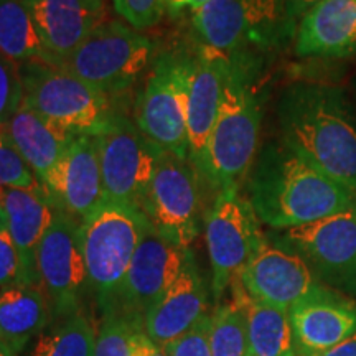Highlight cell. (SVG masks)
<instances>
[{
	"label": "cell",
	"mask_w": 356,
	"mask_h": 356,
	"mask_svg": "<svg viewBox=\"0 0 356 356\" xmlns=\"http://www.w3.org/2000/svg\"><path fill=\"white\" fill-rule=\"evenodd\" d=\"M207 289L195 257L175 282L145 312L144 330L154 343L165 348L207 317Z\"/></svg>",
	"instance_id": "cell-20"
},
{
	"label": "cell",
	"mask_w": 356,
	"mask_h": 356,
	"mask_svg": "<svg viewBox=\"0 0 356 356\" xmlns=\"http://www.w3.org/2000/svg\"><path fill=\"white\" fill-rule=\"evenodd\" d=\"M0 207L7 216L20 261L22 286L42 287L38 275V246L55 215V203L42 185L33 188L0 190Z\"/></svg>",
	"instance_id": "cell-19"
},
{
	"label": "cell",
	"mask_w": 356,
	"mask_h": 356,
	"mask_svg": "<svg viewBox=\"0 0 356 356\" xmlns=\"http://www.w3.org/2000/svg\"><path fill=\"white\" fill-rule=\"evenodd\" d=\"M154 44L122 22H106L65 60L51 63L70 71L108 97L126 92L149 68Z\"/></svg>",
	"instance_id": "cell-6"
},
{
	"label": "cell",
	"mask_w": 356,
	"mask_h": 356,
	"mask_svg": "<svg viewBox=\"0 0 356 356\" xmlns=\"http://www.w3.org/2000/svg\"><path fill=\"white\" fill-rule=\"evenodd\" d=\"M96 338L91 320L76 312L40 333L30 356H95Z\"/></svg>",
	"instance_id": "cell-28"
},
{
	"label": "cell",
	"mask_w": 356,
	"mask_h": 356,
	"mask_svg": "<svg viewBox=\"0 0 356 356\" xmlns=\"http://www.w3.org/2000/svg\"><path fill=\"white\" fill-rule=\"evenodd\" d=\"M95 356H168L163 346L154 343L144 330V320L121 312L104 314L96 338Z\"/></svg>",
	"instance_id": "cell-27"
},
{
	"label": "cell",
	"mask_w": 356,
	"mask_h": 356,
	"mask_svg": "<svg viewBox=\"0 0 356 356\" xmlns=\"http://www.w3.org/2000/svg\"><path fill=\"white\" fill-rule=\"evenodd\" d=\"M0 53L19 65L43 58L42 40L26 0H0Z\"/></svg>",
	"instance_id": "cell-26"
},
{
	"label": "cell",
	"mask_w": 356,
	"mask_h": 356,
	"mask_svg": "<svg viewBox=\"0 0 356 356\" xmlns=\"http://www.w3.org/2000/svg\"><path fill=\"white\" fill-rule=\"evenodd\" d=\"M249 202L275 229L323 220L356 207V191L312 165L284 142H270L252 163Z\"/></svg>",
	"instance_id": "cell-1"
},
{
	"label": "cell",
	"mask_w": 356,
	"mask_h": 356,
	"mask_svg": "<svg viewBox=\"0 0 356 356\" xmlns=\"http://www.w3.org/2000/svg\"><path fill=\"white\" fill-rule=\"evenodd\" d=\"M257 63L251 53L229 56L225 92L207 152V184L216 191L239 188L252 167L261 131V99L252 79Z\"/></svg>",
	"instance_id": "cell-3"
},
{
	"label": "cell",
	"mask_w": 356,
	"mask_h": 356,
	"mask_svg": "<svg viewBox=\"0 0 356 356\" xmlns=\"http://www.w3.org/2000/svg\"><path fill=\"white\" fill-rule=\"evenodd\" d=\"M191 24L203 47L225 53L226 56L248 53L251 30L243 0H210L191 10Z\"/></svg>",
	"instance_id": "cell-24"
},
{
	"label": "cell",
	"mask_w": 356,
	"mask_h": 356,
	"mask_svg": "<svg viewBox=\"0 0 356 356\" xmlns=\"http://www.w3.org/2000/svg\"><path fill=\"white\" fill-rule=\"evenodd\" d=\"M299 356H317L356 333V307L327 289L289 310Z\"/></svg>",
	"instance_id": "cell-18"
},
{
	"label": "cell",
	"mask_w": 356,
	"mask_h": 356,
	"mask_svg": "<svg viewBox=\"0 0 356 356\" xmlns=\"http://www.w3.org/2000/svg\"><path fill=\"white\" fill-rule=\"evenodd\" d=\"M317 356H356V333Z\"/></svg>",
	"instance_id": "cell-36"
},
{
	"label": "cell",
	"mask_w": 356,
	"mask_h": 356,
	"mask_svg": "<svg viewBox=\"0 0 356 356\" xmlns=\"http://www.w3.org/2000/svg\"><path fill=\"white\" fill-rule=\"evenodd\" d=\"M191 61L175 53L155 58L134 113V122L162 150L188 159L186 104Z\"/></svg>",
	"instance_id": "cell-7"
},
{
	"label": "cell",
	"mask_w": 356,
	"mask_h": 356,
	"mask_svg": "<svg viewBox=\"0 0 356 356\" xmlns=\"http://www.w3.org/2000/svg\"><path fill=\"white\" fill-rule=\"evenodd\" d=\"M48 322L50 307L42 287L20 284L0 291V340L15 353L43 333Z\"/></svg>",
	"instance_id": "cell-23"
},
{
	"label": "cell",
	"mask_w": 356,
	"mask_h": 356,
	"mask_svg": "<svg viewBox=\"0 0 356 356\" xmlns=\"http://www.w3.org/2000/svg\"><path fill=\"white\" fill-rule=\"evenodd\" d=\"M115 12L136 30H145L159 24L165 10L163 0H113Z\"/></svg>",
	"instance_id": "cell-32"
},
{
	"label": "cell",
	"mask_w": 356,
	"mask_h": 356,
	"mask_svg": "<svg viewBox=\"0 0 356 356\" xmlns=\"http://www.w3.org/2000/svg\"><path fill=\"white\" fill-rule=\"evenodd\" d=\"M202 186L190 159L162 150L140 211L163 238L190 249L202 222Z\"/></svg>",
	"instance_id": "cell-9"
},
{
	"label": "cell",
	"mask_w": 356,
	"mask_h": 356,
	"mask_svg": "<svg viewBox=\"0 0 356 356\" xmlns=\"http://www.w3.org/2000/svg\"><path fill=\"white\" fill-rule=\"evenodd\" d=\"M20 261L13 244L7 216L0 207V289L20 286Z\"/></svg>",
	"instance_id": "cell-33"
},
{
	"label": "cell",
	"mask_w": 356,
	"mask_h": 356,
	"mask_svg": "<svg viewBox=\"0 0 356 356\" xmlns=\"http://www.w3.org/2000/svg\"><path fill=\"white\" fill-rule=\"evenodd\" d=\"M289 356H299L297 353H292V355H289Z\"/></svg>",
	"instance_id": "cell-40"
},
{
	"label": "cell",
	"mask_w": 356,
	"mask_h": 356,
	"mask_svg": "<svg viewBox=\"0 0 356 356\" xmlns=\"http://www.w3.org/2000/svg\"><path fill=\"white\" fill-rule=\"evenodd\" d=\"M37 264L42 289H47L56 317L79 312L89 284L76 218L55 208L51 225L38 246Z\"/></svg>",
	"instance_id": "cell-11"
},
{
	"label": "cell",
	"mask_w": 356,
	"mask_h": 356,
	"mask_svg": "<svg viewBox=\"0 0 356 356\" xmlns=\"http://www.w3.org/2000/svg\"><path fill=\"white\" fill-rule=\"evenodd\" d=\"M0 356H19V353H15L10 346L6 345L2 340H0Z\"/></svg>",
	"instance_id": "cell-38"
},
{
	"label": "cell",
	"mask_w": 356,
	"mask_h": 356,
	"mask_svg": "<svg viewBox=\"0 0 356 356\" xmlns=\"http://www.w3.org/2000/svg\"><path fill=\"white\" fill-rule=\"evenodd\" d=\"M210 348L211 356H251L246 312L236 291L233 304L218 307L211 315Z\"/></svg>",
	"instance_id": "cell-29"
},
{
	"label": "cell",
	"mask_w": 356,
	"mask_h": 356,
	"mask_svg": "<svg viewBox=\"0 0 356 356\" xmlns=\"http://www.w3.org/2000/svg\"><path fill=\"white\" fill-rule=\"evenodd\" d=\"M96 137L106 202L140 210L162 149L118 113Z\"/></svg>",
	"instance_id": "cell-8"
},
{
	"label": "cell",
	"mask_w": 356,
	"mask_h": 356,
	"mask_svg": "<svg viewBox=\"0 0 356 356\" xmlns=\"http://www.w3.org/2000/svg\"><path fill=\"white\" fill-rule=\"evenodd\" d=\"M24 104V83L20 65L0 53V129H3L13 114Z\"/></svg>",
	"instance_id": "cell-31"
},
{
	"label": "cell",
	"mask_w": 356,
	"mask_h": 356,
	"mask_svg": "<svg viewBox=\"0 0 356 356\" xmlns=\"http://www.w3.org/2000/svg\"><path fill=\"white\" fill-rule=\"evenodd\" d=\"M24 104L61 131L99 134L113 118L111 97L97 91L70 71L30 60L20 63Z\"/></svg>",
	"instance_id": "cell-5"
},
{
	"label": "cell",
	"mask_w": 356,
	"mask_h": 356,
	"mask_svg": "<svg viewBox=\"0 0 356 356\" xmlns=\"http://www.w3.org/2000/svg\"><path fill=\"white\" fill-rule=\"evenodd\" d=\"M147 220L137 208L106 202L79 221V239L89 289L102 310L114 309Z\"/></svg>",
	"instance_id": "cell-4"
},
{
	"label": "cell",
	"mask_w": 356,
	"mask_h": 356,
	"mask_svg": "<svg viewBox=\"0 0 356 356\" xmlns=\"http://www.w3.org/2000/svg\"><path fill=\"white\" fill-rule=\"evenodd\" d=\"M296 53L318 58L356 55V0H320L300 20Z\"/></svg>",
	"instance_id": "cell-21"
},
{
	"label": "cell",
	"mask_w": 356,
	"mask_h": 356,
	"mask_svg": "<svg viewBox=\"0 0 356 356\" xmlns=\"http://www.w3.org/2000/svg\"><path fill=\"white\" fill-rule=\"evenodd\" d=\"M44 191L56 208L78 221L106 203L96 134L73 136Z\"/></svg>",
	"instance_id": "cell-16"
},
{
	"label": "cell",
	"mask_w": 356,
	"mask_h": 356,
	"mask_svg": "<svg viewBox=\"0 0 356 356\" xmlns=\"http://www.w3.org/2000/svg\"><path fill=\"white\" fill-rule=\"evenodd\" d=\"M33 186H40L38 178L0 129V190Z\"/></svg>",
	"instance_id": "cell-30"
},
{
	"label": "cell",
	"mask_w": 356,
	"mask_h": 356,
	"mask_svg": "<svg viewBox=\"0 0 356 356\" xmlns=\"http://www.w3.org/2000/svg\"><path fill=\"white\" fill-rule=\"evenodd\" d=\"M2 131L44 188L63 160L73 134L51 126L25 104L20 106Z\"/></svg>",
	"instance_id": "cell-22"
},
{
	"label": "cell",
	"mask_w": 356,
	"mask_h": 356,
	"mask_svg": "<svg viewBox=\"0 0 356 356\" xmlns=\"http://www.w3.org/2000/svg\"><path fill=\"white\" fill-rule=\"evenodd\" d=\"M43 44L47 63L70 56L89 35L106 24V0H26Z\"/></svg>",
	"instance_id": "cell-17"
},
{
	"label": "cell",
	"mask_w": 356,
	"mask_h": 356,
	"mask_svg": "<svg viewBox=\"0 0 356 356\" xmlns=\"http://www.w3.org/2000/svg\"><path fill=\"white\" fill-rule=\"evenodd\" d=\"M234 289L241 297L248 323V341L251 356H289L296 353L289 310L254 300L244 291L239 279Z\"/></svg>",
	"instance_id": "cell-25"
},
{
	"label": "cell",
	"mask_w": 356,
	"mask_h": 356,
	"mask_svg": "<svg viewBox=\"0 0 356 356\" xmlns=\"http://www.w3.org/2000/svg\"><path fill=\"white\" fill-rule=\"evenodd\" d=\"M210 328L211 315H207L184 337L165 346L168 356H211Z\"/></svg>",
	"instance_id": "cell-34"
},
{
	"label": "cell",
	"mask_w": 356,
	"mask_h": 356,
	"mask_svg": "<svg viewBox=\"0 0 356 356\" xmlns=\"http://www.w3.org/2000/svg\"><path fill=\"white\" fill-rule=\"evenodd\" d=\"M353 86H355V91H356V76H355V81H353Z\"/></svg>",
	"instance_id": "cell-39"
},
{
	"label": "cell",
	"mask_w": 356,
	"mask_h": 356,
	"mask_svg": "<svg viewBox=\"0 0 356 356\" xmlns=\"http://www.w3.org/2000/svg\"><path fill=\"white\" fill-rule=\"evenodd\" d=\"M320 0H284V7H286V19L287 25L293 33L297 29V22L300 20L314 8Z\"/></svg>",
	"instance_id": "cell-35"
},
{
	"label": "cell",
	"mask_w": 356,
	"mask_h": 356,
	"mask_svg": "<svg viewBox=\"0 0 356 356\" xmlns=\"http://www.w3.org/2000/svg\"><path fill=\"white\" fill-rule=\"evenodd\" d=\"M262 241L259 218L249 198H244L239 188L218 191L207 216V246L216 300L239 279Z\"/></svg>",
	"instance_id": "cell-10"
},
{
	"label": "cell",
	"mask_w": 356,
	"mask_h": 356,
	"mask_svg": "<svg viewBox=\"0 0 356 356\" xmlns=\"http://www.w3.org/2000/svg\"><path fill=\"white\" fill-rule=\"evenodd\" d=\"M191 6H193V0H163V7L170 12H180L185 8L191 10Z\"/></svg>",
	"instance_id": "cell-37"
},
{
	"label": "cell",
	"mask_w": 356,
	"mask_h": 356,
	"mask_svg": "<svg viewBox=\"0 0 356 356\" xmlns=\"http://www.w3.org/2000/svg\"><path fill=\"white\" fill-rule=\"evenodd\" d=\"M282 142L356 191V109L341 89L297 83L280 96Z\"/></svg>",
	"instance_id": "cell-2"
},
{
	"label": "cell",
	"mask_w": 356,
	"mask_h": 356,
	"mask_svg": "<svg viewBox=\"0 0 356 356\" xmlns=\"http://www.w3.org/2000/svg\"><path fill=\"white\" fill-rule=\"evenodd\" d=\"M191 257L190 249L168 241L149 222L132 257L119 299L109 312L144 320L145 312L180 277Z\"/></svg>",
	"instance_id": "cell-12"
},
{
	"label": "cell",
	"mask_w": 356,
	"mask_h": 356,
	"mask_svg": "<svg viewBox=\"0 0 356 356\" xmlns=\"http://www.w3.org/2000/svg\"><path fill=\"white\" fill-rule=\"evenodd\" d=\"M282 243L322 277L337 284L356 282V207L284 229Z\"/></svg>",
	"instance_id": "cell-14"
},
{
	"label": "cell",
	"mask_w": 356,
	"mask_h": 356,
	"mask_svg": "<svg viewBox=\"0 0 356 356\" xmlns=\"http://www.w3.org/2000/svg\"><path fill=\"white\" fill-rule=\"evenodd\" d=\"M229 71V56L213 48H200L191 61L186 104L188 159L207 184V152Z\"/></svg>",
	"instance_id": "cell-15"
},
{
	"label": "cell",
	"mask_w": 356,
	"mask_h": 356,
	"mask_svg": "<svg viewBox=\"0 0 356 356\" xmlns=\"http://www.w3.org/2000/svg\"><path fill=\"white\" fill-rule=\"evenodd\" d=\"M239 282L251 299L287 310L325 289L304 257L266 238L243 269Z\"/></svg>",
	"instance_id": "cell-13"
}]
</instances>
